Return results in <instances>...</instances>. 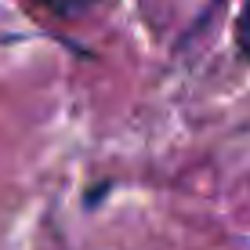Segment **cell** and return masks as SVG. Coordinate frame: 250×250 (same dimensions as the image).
<instances>
[{
	"label": "cell",
	"instance_id": "obj_1",
	"mask_svg": "<svg viewBox=\"0 0 250 250\" xmlns=\"http://www.w3.org/2000/svg\"><path fill=\"white\" fill-rule=\"evenodd\" d=\"M29 4L47 11V15H55V19H80L91 7H98L102 0H29Z\"/></svg>",
	"mask_w": 250,
	"mask_h": 250
},
{
	"label": "cell",
	"instance_id": "obj_2",
	"mask_svg": "<svg viewBox=\"0 0 250 250\" xmlns=\"http://www.w3.org/2000/svg\"><path fill=\"white\" fill-rule=\"evenodd\" d=\"M236 47L250 62V0H243V7H239V15H236Z\"/></svg>",
	"mask_w": 250,
	"mask_h": 250
}]
</instances>
